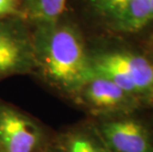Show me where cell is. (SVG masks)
<instances>
[{
  "label": "cell",
  "mask_w": 153,
  "mask_h": 152,
  "mask_svg": "<svg viewBox=\"0 0 153 152\" xmlns=\"http://www.w3.org/2000/svg\"><path fill=\"white\" fill-rule=\"evenodd\" d=\"M133 1L136 0H89L92 8L104 19Z\"/></svg>",
  "instance_id": "10"
},
{
  "label": "cell",
  "mask_w": 153,
  "mask_h": 152,
  "mask_svg": "<svg viewBox=\"0 0 153 152\" xmlns=\"http://www.w3.org/2000/svg\"><path fill=\"white\" fill-rule=\"evenodd\" d=\"M43 152H57L56 150H55V148L53 146V145H51V143L50 144V146H48L47 149H45Z\"/></svg>",
  "instance_id": "12"
},
{
  "label": "cell",
  "mask_w": 153,
  "mask_h": 152,
  "mask_svg": "<svg viewBox=\"0 0 153 152\" xmlns=\"http://www.w3.org/2000/svg\"><path fill=\"white\" fill-rule=\"evenodd\" d=\"M21 15L20 0H0V19Z\"/></svg>",
  "instance_id": "11"
},
{
  "label": "cell",
  "mask_w": 153,
  "mask_h": 152,
  "mask_svg": "<svg viewBox=\"0 0 153 152\" xmlns=\"http://www.w3.org/2000/svg\"><path fill=\"white\" fill-rule=\"evenodd\" d=\"M35 72L32 32L21 19H0V81Z\"/></svg>",
  "instance_id": "5"
},
{
  "label": "cell",
  "mask_w": 153,
  "mask_h": 152,
  "mask_svg": "<svg viewBox=\"0 0 153 152\" xmlns=\"http://www.w3.org/2000/svg\"><path fill=\"white\" fill-rule=\"evenodd\" d=\"M57 152H110L92 121L69 125L53 135Z\"/></svg>",
  "instance_id": "7"
},
{
  "label": "cell",
  "mask_w": 153,
  "mask_h": 152,
  "mask_svg": "<svg viewBox=\"0 0 153 152\" xmlns=\"http://www.w3.org/2000/svg\"><path fill=\"white\" fill-rule=\"evenodd\" d=\"M35 72L45 84L72 101L94 75L90 53L80 32L62 20L37 24L32 32Z\"/></svg>",
  "instance_id": "1"
},
{
  "label": "cell",
  "mask_w": 153,
  "mask_h": 152,
  "mask_svg": "<svg viewBox=\"0 0 153 152\" xmlns=\"http://www.w3.org/2000/svg\"><path fill=\"white\" fill-rule=\"evenodd\" d=\"M72 102L85 109L94 119L133 114L141 105L112 80L95 73L81 87Z\"/></svg>",
  "instance_id": "4"
},
{
  "label": "cell",
  "mask_w": 153,
  "mask_h": 152,
  "mask_svg": "<svg viewBox=\"0 0 153 152\" xmlns=\"http://www.w3.org/2000/svg\"><path fill=\"white\" fill-rule=\"evenodd\" d=\"M110 152H153V133L132 114L92 119Z\"/></svg>",
  "instance_id": "6"
},
{
  "label": "cell",
  "mask_w": 153,
  "mask_h": 152,
  "mask_svg": "<svg viewBox=\"0 0 153 152\" xmlns=\"http://www.w3.org/2000/svg\"><path fill=\"white\" fill-rule=\"evenodd\" d=\"M118 33H135L153 22V0H136L105 18Z\"/></svg>",
  "instance_id": "8"
},
{
  "label": "cell",
  "mask_w": 153,
  "mask_h": 152,
  "mask_svg": "<svg viewBox=\"0 0 153 152\" xmlns=\"http://www.w3.org/2000/svg\"><path fill=\"white\" fill-rule=\"evenodd\" d=\"M51 139L38 119L0 100V152H43Z\"/></svg>",
  "instance_id": "3"
},
{
  "label": "cell",
  "mask_w": 153,
  "mask_h": 152,
  "mask_svg": "<svg viewBox=\"0 0 153 152\" xmlns=\"http://www.w3.org/2000/svg\"><path fill=\"white\" fill-rule=\"evenodd\" d=\"M66 3L67 0H20V12L35 25L50 23L60 19Z\"/></svg>",
  "instance_id": "9"
},
{
  "label": "cell",
  "mask_w": 153,
  "mask_h": 152,
  "mask_svg": "<svg viewBox=\"0 0 153 152\" xmlns=\"http://www.w3.org/2000/svg\"><path fill=\"white\" fill-rule=\"evenodd\" d=\"M93 72L112 80L143 104H153V63L126 50L90 53Z\"/></svg>",
  "instance_id": "2"
}]
</instances>
